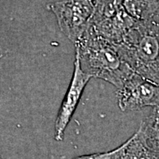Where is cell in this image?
I'll use <instances>...</instances> for the list:
<instances>
[{
  "mask_svg": "<svg viewBox=\"0 0 159 159\" xmlns=\"http://www.w3.org/2000/svg\"><path fill=\"white\" fill-rule=\"evenodd\" d=\"M75 46L81 69L91 78L103 80L119 89L135 73L116 43L101 36L90 24Z\"/></svg>",
  "mask_w": 159,
  "mask_h": 159,
  "instance_id": "1",
  "label": "cell"
},
{
  "mask_svg": "<svg viewBox=\"0 0 159 159\" xmlns=\"http://www.w3.org/2000/svg\"><path fill=\"white\" fill-rule=\"evenodd\" d=\"M121 55L137 75L159 85V25L137 20L122 41L116 43Z\"/></svg>",
  "mask_w": 159,
  "mask_h": 159,
  "instance_id": "2",
  "label": "cell"
},
{
  "mask_svg": "<svg viewBox=\"0 0 159 159\" xmlns=\"http://www.w3.org/2000/svg\"><path fill=\"white\" fill-rule=\"evenodd\" d=\"M94 11L90 25L101 36L114 43L122 41L137 21L128 14L123 0H92Z\"/></svg>",
  "mask_w": 159,
  "mask_h": 159,
  "instance_id": "3",
  "label": "cell"
},
{
  "mask_svg": "<svg viewBox=\"0 0 159 159\" xmlns=\"http://www.w3.org/2000/svg\"><path fill=\"white\" fill-rule=\"evenodd\" d=\"M47 9L56 18L61 31L74 44L88 28L94 11L92 0H61Z\"/></svg>",
  "mask_w": 159,
  "mask_h": 159,
  "instance_id": "4",
  "label": "cell"
},
{
  "mask_svg": "<svg viewBox=\"0 0 159 159\" xmlns=\"http://www.w3.org/2000/svg\"><path fill=\"white\" fill-rule=\"evenodd\" d=\"M118 105L124 112L159 105V85L134 73L117 89Z\"/></svg>",
  "mask_w": 159,
  "mask_h": 159,
  "instance_id": "5",
  "label": "cell"
},
{
  "mask_svg": "<svg viewBox=\"0 0 159 159\" xmlns=\"http://www.w3.org/2000/svg\"><path fill=\"white\" fill-rule=\"evenodd\" d=\"M91 78L82 70L78 57L75 54L72 78L55 119L54 138L57 142H61L64 138L66 129L72 118L83 91Z\"/></svg>",
  "mask_w": 159,
  "mask_h": 159,
  "instance_id": "6",
  "label": "cell"
},
{
  "mask_svg": "<svg viewBox=\"0 0 159 159\" xmlns=\"http://www.w3.org/2000/svg\"><path fill=\"white\" fill-rule=\"evenodd\" d=\"M118 148L112 159H156L139 128L134 136Z\"/></svg>",
  "mask_w": 159,
  "mask_h": 159,
  "instance_id": "7",
  "label": "cell"
},
{
  "mask_svg": "<svg viewBox=\"0 0 159 159\" xmlns=\"http://www.w3.org/2000/svg\"><path fill=\"white\" fill-rule=\"evenodd\" d=\"M139 128L155 158L159 159V105L153 107Z\"/></svg>",
  "mask_w": 159,
  "mask_h": 159,
  "instance_id": "8",
  "label": "cell"
},
{
  "mask_svg": "<svg viewBox=\"0 0 159 159\" xmlns=\"http://www.w3.org/2000/svg\"><path fill=\"white\" fill-rule=\"evenodd\" d=\"M128 14L136 20H149L159 7L158 0H123Z\"/></svg>",
  "mask_w": 159,
  "mask_h": 159,
  "instance_id": "9",
  "label": "cell"
},
{
  "mask_svg": "<svg viewBox=\"0 0 159 159\" xmlns=\"http://www.w3.org/2000/svg\"><path fill=\"white\" fill-rule=\"evenodd\" d=\"M117 148L114 150L109 151V152H98V153H92L88 155H83V156H80L72 159H112L115 153L118 150Z\"/></svg>",
  "mask_w": 159,
  "mask_h": 159,
  "instance_id": "10",
  "label": "cell"
},
{
  "mask_svg": "<svg viewBox=\"0 0 159 159\" xmlns=\"http://www.w3.org/2000/svg\"><path fill=\"white\" fill-rule=\"evenodd\" d=\"M150 20L155 21V22L157 23L159 25V7H158V8L156 10V11L155 12L153 16H152V18L150 19Z\"/></svg>",
  "mask_w": 159,
  "mask_h": 159,
  "instance_id": "11",
  "label": "cell"
},
{
  "mask_svg": "<svg viewBox=\"0 0 159 159\" xmlns=\"http://www.w3.org/2000/svg\"><path fill=\"white\" fill-rule=\"evenodd\" d=\"M158 1H159V0H158Z\"/></svg>",
  "mask_w": 159,
  "mask_h": 159,
  "instance_id": "12",
  "label": "cell"
}]
</instances>
